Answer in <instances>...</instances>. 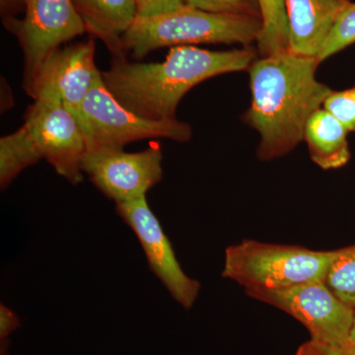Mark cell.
Here are the masks:
<instances>
[{"mask_svg": "<svg viewBox=\"0 0 355 355\" xmlns=\"http://www.w3.org/2000/svg\"><path fill=\"white\" fill-rule=\"evenodd\" d=\"M317 58L291 51L258 57L248 69L252 100L242 121L260 135L259 160H275L304 141L306 125L333 89L318 80Z\"/></svg>", "mask_w": 355, "mask_h": 355, "instance_id": "cell-1", "label": "cell"}, {"mask_svg": "<svg viewBox=\"0 0 355 355\" xmlns=\"http://www.w3.org/2000/svg\"><path fill=\"white\" fill-rule=\"evenodd\" d=\"M258 57L252 46L219 51L177 46L161 62L114 58L102 77L116 101L133 113L148 120H176L178 106L191 88L212 77L248 70Z\"/></svg>", "mask_w": 355, "mask_h": 355, "instance_id": "cell-2", "label": "cell"}, {"mask_svg": "<svg viewBox=\"0 0 355 355\" xmlns=\"http://www.w3.org/2000/svg\"><path fill=\"white\" fill-rule=\"evenodd\" d=\"M263 29L259 16L207 12L186 6L172 12L139 17L123 35L125 53L141 60L150 51L166 46L200 44L257 43Z\"/></svg>", "mask_w": 355, "mask_h": 355, "instance_id": "cell-3", "label": "cell"}, {"mask_svg": "<svg viewBox=\"0 0 355 355\" xmlns=\"http://www.w3.org/2000/svg\"><path fill=\"white\" fill-rule=\"evenodd\" d=\"M336 251L245 240L225 251L222 277L248 291H280L324 282Z\"/></svg>", "mask_w": 355, "mask_h": 355, "instance_id": "cell-4", "label": "cell"}, {"mask_svg": "<svg viewBox=\"0 0 355 355\" xmlns=\"http://www.w3.org/2000/svg\"><path fill=\"white\" fill-rule=\"evenodd\" d=\"M74 116L85 135L87 153L121 150L127 144L142 139L188 142L193 135L191 125L178 119L148 120L125 108L105 85L102 73Z\"/></svg>", "mask_w": 355, "mask_h": 355, "instance_id": "cell-5", "label": "cell"}, {"mask_svg": "<svg viewBox=\"0 0 355 355\" xmlns=\"http://www.w3.org/2000/svg\"><path fill=\"white\" fill-rule=\"evenodd\" d=\"M25 9L23 19L6 18L4 23L24 53L23 87L27 91L44 58L86 31L71 0H26Z\"/></svg>", "mask_w": 355, "mask_h": 355, "instance_id": "cell-6", "label": "cell"}, {"mask_svg": "<svg viewBox=\"0 0 355 355\" xmlns=\"http://www.w3.org/2000/svg\"><path fill=\"white\" fill-rule=\"evenodd\" d=\"M247 295L284 311L309 331L311 340L343 345L349 338L354 310L336 298L324 282L280 291H248Z\"/></svg>", "mask_w": 355, "mask_h": 355, "instance_id": "cell-7", "label": "cell"}, {"mask_svg": "<svg viewBox=\"0 0 355 355\" xmlns=\"http://www.w3.org/2000/svg\"><path fill=\"white\" fill-rule=\"evenodd\" d=\"M24 125L43 159L60 176L73 184L83 181L87 141L70 110L55 100H35L25 114Z\"/></svg>", "mask_w": 355, "mask_h": 355, "instance_id": "cell-8", "label": "cell"}, {"mask_svg": "<svg viewBox=\"0 0 355 355\" xmlns=\"http://www.w3.org/2000/svg\"><path fill=\"white\" fill-rule=\"evenodd\" d=\"M162 161L160 144L153 142L140 153L121 149L87 153L83 170L98 190L121 205L146 198L162 180Z\"/></svg>", "mask_w": 355, "mask_h": 355, "instance_id": "cell-9", "label": "cell"}, {"mask_svg": "<svg viewBox=\"0 0 355 355\" xmlns=\"http://www.w3.org/2000/svg\"><path fill=\"white\" fill-rule=\"evenodd\" d=\"M101 73L95 64L94 39L62 46L44 58L26 93L34 101L60 102L76 114Z\"/></svg>", "mask_w": 355, "mask_h": 355, "instance_id": "cell-10", "label": "cell"}, {"mask_svg": "<svg viewBox=\"0 0 355 355\" xmlns=\"http://www.w3.org/2000/svg\"><path fill=\"white\" fill-rule=\"evenodd\" d=\"M116 214L132 229L144 249L149 268L173 298L186 309L195 304L200 291L198 280L184 272L171 242L146 198L116 205Z\"/></svg>", "mask_w": 355, "mask_h": 355, "instance_id": "cell-11", "label": "cell"}, {"mask_svg": "<svg viewBox=\"0 0 355 355\" xmlns=\"http://www.w3.org/2000/svg\"><path fill=\"white\" fill-rule=\"evenodd\" d=\"M352 0H284L289 51L317 58L334 25Z\"/></svg>", "mask_w": 355, "mask_h": 355, "instance_id": "cell-12", "label": "cell"}, {"mask_svg": "<svg viewBox=\"0 0 355 355\" xmlns=\"http://www.w3.org/2000/svg\"><path fill=\"white\" fill-rule=\"evenodd\" d=\"M85 31L101 40L114 58H127L123 37L137 17L135 0H71Z\"/></svg>", "mask_w": 355, "mask_h": 355, "instance_id": "cell-13", "label": "cell"}, {"mask_svg": "<svg viewBox=\"0 0 355 355\" xmlns=\"http://www.w3.org/2000/svg\"><path fill=\"white\" fill-rule=\"evenodd\" d=\"M349 133L333 114L324 108L318 110L308 120L304 132L311 160L323 170L347 165L350 159Z\"/></svg>", "mask_w": 355, "mask_h": 355, "instance_id": "cell-14", "label": "cell"}, {"mask_svg": "<svg viewBox=\"0 0 355 355\" xmlns=\"http://www.w3.org/2000/svg\"><path fill=\"white\" fill-rule=\"evenodd\" d=\"M43 159L36 142L24 125L0 139V187L6 190L26 168Z\"/></svg>", "mask_w": 355, "mask_h": 355, "instance_id": "cell-15", "label": "cell"}, {"mask_svg": "<svg viewBox=\"0 0 355 355\" xmlns=\"http://www.w3.org/2000/svg\"><path fill=\"white\" fill-rule=\"evenodd\" d=\"M261 29L256 43L259 57L275 55L289 51L288 22L284 0H259Z\"/></svg>", "mask_w": 355, "mask_h": 355, "instance_id": "cell-16", "label": "cell"}, {"mask_svg": "<svg viewBox=\"0 0 355 355\" xmlns=\"http://www.w3.org/2000/svg\"><path fill=\"white\" fill-rule=\"evenodd\" d=\"M324 284L343 304L355 310V245L336 250Z\"/></svg>", "mask_w": 355, "mask_h": 355, "instance_id": "cell-17", "label": "cell"}, {"mask_svg": "<svg viewBox=\"0 0 355 355\" xmlns=\"http://www.w3.org/2000/svg\"><path fill=\"white\" fill-rule=\"evenodd\" d=\"M355 44V3L350 2L338 18L333 29L326 39L317 60L321 64L328 60Z\"/></svg>", "mask_w": 355, "mask_h": 355, "instance_id": "cell-18", "label": "cell"}, {"mask_svg": "<svg viewBox=\"0 0 355 355\" xmlns=\"http://www.w3.org/2000/svg\"><path fill=\"white\" fill-rule=\"evenodd\" d=\"M323 108L343 123L349 132H355V85L343 91H331Z\"/></svg>", "mask_w": 355, "mask_h": 355, "instance_id": "cell-19", "label": "cell"}, {"mask_svg": "<svg viewBox=\"0 0 355 355\" xmlns=\"http://www.w3.org/2000/svg\"><path fill=\"white\" fill-rule=\"evenodd\" d=\"M187 6L207 11L222 14L261 16L259 0H184Z\"/></svg>", "mask_w": 355, "mask_h": 355, "instance_id": "cell-20", "label": "cell"}, {"mask_svg": "<svg viewBox=\"0 0 355 355\" xmlns=\"http://www.w3.org/2000/svg\"><path fill=\"white\" fill-rule=\"evenodd\" d=\"M139 17H153L186 6L184 0H135Z\"/></svg>", "mask_w": 355, "mask_h": 355, "instance_id": "cell-21", "label": "cell"}, {"mask_svg": "<svg viewBox=\"0 0 355 355\" xmlns=\"http://www.w3.org/2000/svg\"><path fill=\"white\" fill-rule=\"evenodd\" d=\"M20 327V320L6 305H0V340H6Z\"/></svg>", "mask_w": 355, "mask_h": 355, "instance_id": "cell-22", "label": "cell"}, {"mask_svg": "<svg viewBox=\"0 0 355 355\" xmlns=\"http://www.w3.org/2000/svg\"><path fill=\"white\" fill-rule=\"evenodd\" d=\"M343 345V347H347V349H355V310L354 321H352V329H350L349 338H347V343Z\"/></svg>", "mask_w": 355, "mask_h": 355, "instance_id": "cell-23", "label": "cell"}, {"mask_svg": "<svg viewBox=\"0 0 355 355\" xmlns=\"http://www.w3.org/2000/svg\"><path fill=\"white\" fill-rule=\"evenodd\" d=\"M350 355H355V350H354V352H352V354H350Z\"/></svg>", "mask_w": 355, "mask_h": 355, "instance_id": "cell-24", "label": "cell"}]
</instances>
